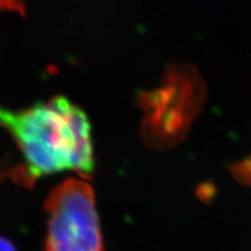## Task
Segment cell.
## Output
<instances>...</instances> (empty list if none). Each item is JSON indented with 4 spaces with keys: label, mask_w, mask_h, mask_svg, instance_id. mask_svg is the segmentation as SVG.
<instances>
[{
    "label": "cell",
    "mask_w": 251,
    "mask_h": 251,
    "mask_svg": "<svg viewBox=\"0 0 251 251\" xmlns=\"http://www.w3.org/2000/svg\"><path fill=\"white\" fill-rule=\"evenodd\" d=\"M0 127L8 131L23 153L26 181L67 170L83 178L92 176L90 121L65 97H54L21 111L0 105Z\"/></svg>",
    "instance_id": "obj_1"
},
{
    "label": "cell",
    "mask_w": 251,
    "mask_h": 251,
    "mask_svg": "<svg viewBox=\"0 0 251 251\" xmlns=\"http://www.w3.org/2000/svg\"><path fill=\"white\" fill-rule=\"evenodd\" d=\"M48 213L46 251H102L96 198L86 181L70 178L56 186L45 202Z\"/></svg>",
    "instance_id": "obj_2"
},
{
    "label": "cell",
    "mask_w": 251,
    "mask_h": 251,
    "mask_svg": "<svg viewBox=\"0 0 251 251\" xmlns=\"http://www.w3.org/2000/svg\"><path fill=\"white\" fill-rule=\"evenodd\" d=\"M197 75L176 68L165 76L161 89L141 96L147 113L143 137L150 147L164 149L183 139L201 102L202 85Z\"/></svg>",
    "instance_id": "obj_3"
},
{
    "label": "cell",
    "mask_w": 251,
    "mask_h": 251,
    "mask_svg": "<svg viewBox=\"0 0 251 251\" xmlns=\"http://www.w3.org/2000/svg\"><path fill=\"white\" fill-rule=\"evenodd\" d=\"M233 174L240 183L251 186V159H247V161L235 165L233 168Z\"/></svg>",
    "instance_id": "obj_4"
},
{
    "label": "cell",
    "mask_w": 251,
    "mask_h": 251,
    "mask_svg": "<svg viewBox=\"0 0 251 251\" xmlns=\"http://www.w3.org/2000/svg\"><path fill=\"white\" fill-rule=\"evenodd\" d=\"M0 11H15L25 14V0H0Z\"/></svg>",
    "instance_id": "obj_5"
},
{
    "label": "cell",
    "mask_w": 251,
    "mask_h": 251,
    "mask_svg": "<svg viewBox=\"0 0 251 251\" xmlns=\"http://www.w3.org/2000/svg\"><path fill=\"white\" fill-rule=\"evenodd\" d=\"M0 251H17V249L11 241L4 236H0Z\"/></svg>",
    "instance_id": "obj_6"
}]
</instances>
